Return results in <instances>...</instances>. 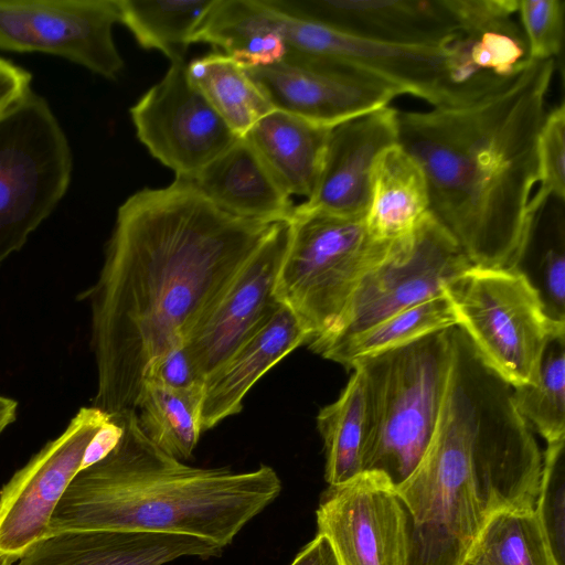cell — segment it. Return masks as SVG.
I'll use <instances>...</instances> for the list:
<instances>
[{
  "label": "cell",
  "mask_w": 565,
  "mask_h": 565,
  "mask_svg": "<svg viewBox=\"0 0 565 565\" xmlns=\"http://www.w3.org/2000/svg\"><path fill=\"white\" fill-rule=\"evenodd\" d=\"M203 383L188 388L143 384L135 409L145 435L171 457L192 456L202 430Z\"/></svg>",
  "instance_id": "cell-26"
},
{
  "label": "cell",
  "mask_w": 565,
  "mask_h": 565,
  "mask_svg": "<svg viewBox=\"0 0 565 565\" xmlns=\"http://www.w3.org/2000/svg\"><path fill=\"white\" fill-rule=\"evenodd\" d=\"M202 383L203 379L199 376L184 341L153 361L143 376V384L168 388H188Z\"/></svg>",
  "instance_id": "cell-36"
},
{
  "label": "cell",
  "mask_w": 565,
  "mask_h": 565,
  "mask_svg": "<svg viewBox=\"0 0 565 565\" xmlns=\"http://www.w3.org/2000/svg\"><path fill=\"white\" fill-rule=\"evenodd\" d=\"M450 335L434 434L416 469L395 487L409 516L408 565H459L491 514L535 508L540 491L543 452L512 385L460 328Z\"/></svg>",
  "instance_id": "cell-3"
},
{
  "label": "cell",
  "mask_w": 565,
  "mask_h": 565,
  "mask_svg": "<svg viewBox=\"0 0 565 565\" xmlns=\"http://www.w3.org/2000/svg\"><path fill=\"white\" fill-rule=\"evenodd\" d=\"M459 565H559L535 508L491 514Z\"/></svg>",
  "instance_id": "cell-24"
},
{
  "label": "cell",
  "mask_w": 565,
  "mask_h": 565,
  "mask_svg": "<svg viewBox=\"0 0 565 565\" xmlns=\"http://www.w3.org/2000/svg\"><path fill=\"white\" fill-rule=\"evenodd\" d=\"M364 216L295 207L275 297L299 318L311 340L337 323L362 277L392 246L371 238Z\"/></svg>",
  "instance_id": "cell-6"
},
{
  "label": "cell",
  "mask_w": 565,
  "mask_h": 565,
  "mask_svg": "<svg viewBox=\"0 0 565 565\" xmlns=\"http://www.w3.org/2000/svg\"><path fill=\"white\" fill-rule=\"evenodd\" d=\"M340 32L403 46L440 47L460 32L446 0H268Z\"/></svg>",
  "instance_id": "cell-16"
},
{
  "label": "cell",
  "mask_w": 565,
  "mask_h": 565,
  "mask_svg": "<svg viewBox=\"0 0 565 565\" xmlns=\"http://www.w3.org/2000/svg\"><path fill=\"white\" fill-rule=\"evenodd\" d=\"M518 11L527 43L529 60L545 61L559 54L564 41V1L521 0Z\"/></svg>",
  "instance_id": "cell-34"
},
{
  "label": "cell",
  "mask_w": 565,
  "mask_h": 565,
  "mask_svg": "<svg viewBox=\"0 0 565 565\" xmlns=\"http://www.w3.org/2000/svg\"><path fill=\"white\" fill-rule=\"evenodd\" d=\"M18 402L0 395V434L17 418Z\"/></svg>",
  "instance_id": "cell-39"
},
{
  "label": "cell",
  "mask_w": 565,
  "mask_h": 565,
  "mask_svg": "<svg viewBox=\"0 0 565 565\" xmlns=\"http://www.w3.org/2000/svg\"><path fill=\"white\" fill-rule=\"evenodd\" d=\"M553 72L554 58L530 60L472 103L398 111V143L426 175L429 212L472 265L515 268L524 252Z\"/></svg>",
  "instance_id": "cell-2"
},
{
  "label": "cell",
  "mask_w": 565,
  "mask_h": 565,
  "mask_svg": "<svg viewBox=\"0 0 565 565\" xmlns=\"http://www.w3.org/2000/svg\"><path fill=\"white\" fill-rule=\"evenodd\" d=\"M398 143V110L385 106L332 127L318 183L297 207L342 216L365 215L376 157Z\"/></svg>",
  "instance_id": "cell-17"
},
{
  "label": "cell",
  "mask_w": 565,
  "mask_h": 565,
  "mask_svg": "<svg viewBox=\"0 0 565 565\" xmlns=\"http://www.w3.org/2000/svg\"><path fill=\"white\" fill-rule=\"evenodd\" d=\"M451 327H457V318L444 292L385 318L362 332L328 348L320 355L351 369L352 364L361 359Z\"/></svg>",
  "instance_id": "cell-27"
},
{
  "label": "cell",
  "mask_w": 565,
  "mask_h": 565,
  "mask_svg": "<svg viewBox=\"0 0 565 565\" xmlns=\"http://www.w3.org/2000/svg\"><path fill=\"white\" fill-rule=\"evenodd\" d=\"M110 414L82 407L66 429L47 443L0 490V554L17 561L45 537L55 508L83 469L87 449Z\"/></svg>",
  "instance_id": "cell-13"
},
{
  "label": "cell",
  "mask_w": 565,
  "mask_h": 565,
  "mask_svg": "<svg viewBox=\"0 0 565 565\" xmlns=\"http://www.w3.org/2000/svg\"><path fill=\"white\" fill-rule=\"evenodd\" d=\"M364 422V381L361 372L353 369L340 396L317 416L326 455L324 479L329 486L342 484L362 472Z\"/></svg>",
  "instance_id": "cell-30"
},
{
  "label": "cell",
  "mask_w": 565,
  "mask_h": 565,
  "mask_svg": "<svg viewBox=\"0 0 565 565\" xmlns=\"http://www.w3.org/2000/svg\"><path fill=\"white\" fill-rule=\"evenodd\" d=\"M72 170L68 140L42 96L30 90L0 111V263L54 211Z\"/></svg>",
  "instance_id": "cell-8"
},
{
  "label": "cell",
  "mask_w": 565,
  "mask_h": 565,
  "mask_svg": "<svg viewBox=\"0 0 565 565\" xmlns=\"http://www.w3.org/2000/svg\"><path fill=\"white\" fill-rule=\"evenodd\" d=\"M207 43L244 68L280 62L286 46L265 20L260 0H214L191 44Z\"/></svg>",
  "instance_id": "cell-23"
},
{
  "label": "cell",
  "mask_w": 565,
  "mask_h": 565,
  "mask_svg": "<svg viewBox=\"0 0 565 565\" xmlns=\"http://www.w3.org/2000/svg\"><path fill=\"white\" fill-rule=\"evenodd\" d=\"M246 71L274 109L330 128L405 94L360 65L330 57L286 53L276 64Z\"/></svg>",
  "instance_id": "cell-11"
},
{
  "label": "cell",
  "mask_w": 565,
  "mask_h": 565,
  "mask_svg": "<svg viewBox=\"0 0 565 565\" xmlns=\"http://www.w3.org/2000/svg\"><path fill=\"white\" fill-rule=\"evenodd\" d=\"M274 224L221 210L184 178L145 188L119 206L87 296L97 369L93 407L135 409L149 365L185 340Z\"/></svg>",
  "instance_id": "cell-1"
},
{
  "label": "cell",
  "mask_w": 565,
  "mask_h": 565,
  "mask_svg": "<svg viewBox=\"0 0 565 565\" xmlns=\"http://www.w3.org/2000/svg\"><path fill=\"white\" fill-rule=\"evenodd\" d=\"M221 210L246 220L291 221L295 205L245 138H238L193 179Z\"/></svg>",
  "instance_id": "cell-20"
},
{
  "label": "cell",
  "mask_w": 565,
  "mask_h": 565,
  "mask_svg": "<svg viewBox=\"0 0 565 565\" xmlns=\"http://www.w3.org/2000/svg\"><path fill=\"white\" fill-rule=\"evenodd\" d=\"M130 117L139 141L175 178L193 180L241 138L189 79L185 62L171 64L130 108Z\"/></svg>",
  "instance_id": "cell-12"
},
{
  "label": "cell",
  "mask_w": 565,
  "mask_h": 565,
  "mask_svg": "<svg viewBox=\"0 0 565 565\" xmlns=\"http://www.w3.org/2000/svg\"><path fill=\"white\" fill-rule=\"evenodd\" d=\"M17 559L12 556L0 554V565H13Z\"/></svg>",
  "instance_id": "cell-40"
},
{
  "label": "cell",
  "mask_w": 565,
  "mask_h": 565,
  "mask_svg": "<svg viewBox=\"0 0 565 565\" xmlns=\"http://www.w3.org/2000/svg\"><path fill=\"white\" fill-rule=\"evenodd\" d=\"M459 32L478 38L486 32L513 29L518 0H446Z\"/></svg>",
  "instance_id": "cell-35"
},
{
  "label": "cell",
  "mask_w": 565,
  "mask_h": 565,
  "mask_svg": "<svg viewBox=\"0 0 565 565\" xmlns=\"http://www.w3.org/2000/svg\"><path fill=\"white\" fill-rule=\"evenodd\" d=\"M316 515L317 533L329 540L340 565L409 564V516L384 473L362 471L329 486Z\"/></svg>",
  "instance_id": "cell-14"
},
{
  "label": "cell",
  "mask_w": 565,
  "mask_h": 565,
  "mask_svg": "<svg viewBox=\"0 0 565 565\" xmlns=\"http://www.w3.org/2000/svg\"><path fill=\"white\" fill-rule=\"evenodd\" d=\"M331 129L273 109L244 137L290 196L309 199L318 183Z\"/></svg>",
  "instance_id": "cell-22"
},
{
  "label": "cell",
  "mask_w": 565,
  "mask_h": 565,
  "mask_svg": "<svg viewBox=\"0 0 565 565\" xmlns=\"http://www.w3.org/2000/svg\"><path fill=\"white\" fill-rule=\"evenodd\" d=\"M451 328L352 364L365 392L362 471L382 472L397 487L418 466L446 392Z\"/></svg>",
  "instance_id": "cell-5"
},
{
  "label": "cell",
  "mask_w": 565,
  "mask_h": 565,
  "mask_svg": "<svg viewBox=\"0 0 565 565\" xmlns=\"http://www.w3.org/2000/svg\"><path fill=\"white\" fill-rule=\"evenodd\" d=\"M512 388L519 413L546 445L565 439V332L548 341L536 381Z\"/></svg>",
  "instance_id": "cell-31"
},
{
  "label": "cell",
  "mask_w": 565,
  "mask_h": 565,
  "mask_svg": "<svg viewBox=\"0 0 565 565\" xmlns=\"http://www.w3.org/2000/svg\"><path fill=\"white\" fill-rule=\"evenodd\" d=\"M564 444L561 439L546 445L535 504L559 565H564Z\"/></svg>",
  "instance_id": "cell-33"
},
{
  "label": "cell",
  "mask_w": 565,
  "mask_h": 565,
  "mask_svg": "<svg viewBox=\"0 0 565 565\" xmlns=\"http://www.w3.org/2000/svg\"><path fill=\"white\" fill-rule=\"evenodd\" d=\"M31 74L0 57V111L31 90Z\"/></svg>",
  "instance_id": "cell-37"
},
{
  "label": "cell",
  "mask_w": 565,
  "mask_h": 565,
  "mask_svg": "<svg viewBox=\"0 0 565 565\" xmlns=\"http://www.w3.org/2000/svg\"><path fill=\"white\" fill-rule=\"evenodd\" d=\"M557 322H565L564 201L551 198L537 213L524 252L515 267Z\"/></svg>",
  "instance_id": "cell-28"
},
{
  "label": "cell",
  "mask_w": 565,
  "mask_h": 565,
  "mask_svg": "<svg viewBox=\"0 0 565 565\" xmlns=\"http://www.w3.org/2000/svg\"><path fill=\"white\" fill-rule=\"evenodd\" d=\"M192 84L238 137L274 108L246 68L214 51L186 64Z\"/></svg>",
  "instance_id": "cell-25"
},
{
  "label": "cell",
  "mask_w": 565,
  "mask_h": 565,
  "mask_svg": "<svg viewBox=\"0 0 565 565\" xmlns=\"http://www.w3.org/2000/svg\"><path fill=\"white\" fill-rule=\"evenodd\" d=\"M539 190L532 194L530 213L535 218L551 198L565 199V107L545 115L537 140Z\"/></svg>",
  "instance_id": "cell-32"
},
{
  "label": "cell",
  "mask_w": 565,
  "mask_h": 565,
  "mask_svg": "<svg viewBox=\"0 0 565 565\" xmlns=\"http://www.w3.org/2000/svg\"><path fill=\"white\" fill-rule=\"evenodd\" d=\"M311 340L308 329L285 305L203 380L202 430L241 412L256 382L291 351Z\"/></svg>",
  "instance_id": "cell-19"
},
{
  "label": "cell",
  "mask_w": 565,
  "mask_h": 565,
  "mask_svg": "<svg viewBox=\"0 0 565 565\" xmlns=\"http://www.w3.org/2000/svg\"><path fill=\"white\" fill-rule=\"evenodd\" d=\"M459 327L483 360L512 386L533 384L548 341L565 332L515 268L472 265L446 285Z\"/></svg>",
  "instance_id": "cell-7"
},
{
  "label": "cell",
  "mask_w": 565,
  "mask_h": 565,
  "mask_svg": "<svg viewBox=\"0 0 565 565\" xmlns=\"http://www.w3.org/2000/svg\"><path fill=\"white\" fill-rule=\"evenodd\" d=\"M118 0H0V50L66 58L108 79L124 68Z\"/></svg>",
  "instance_id": "cell-10"
},
{
  "label": "cell",
  "mask_w": 565,
  "mask_h": 565,
  "mask_svg": "<svg viewBox=\"0 0 565 565\" xmlns=\"http://www.w3.org/2000/svg\"><path fill=\"white\" fill-rule=\"evenodd\" d=\"M217 544L200 537L148 531L60 532L31 545L17 565H163L183 556L212 557Z\"/></svg>",
  "instance_id": "cell-18"
},
{
  "label": "cell",
  "mask_w": 565,
  "mask_h": 565,
  "mask_svg": "<svg viewBox=\"0 0 565 565\" xmlns=\"http://www.w3.org/2000/svg\"><path fill=\"white\" fill-rule=\"evenodd\" d=\"M471 266L428 212L411 235L392 243L386 256L362 277L337 323L311 340L309 348L320 354L396 312L443 295L446 285Z\"/></svg>",
  "instance_id": "cell-9"
},
{
  "label": "cell",
  "mask_w": 565,
  "mask_h": 565,
  "mask_svg": "<svg viewBox=\"0 0 565 565\" xmlns=\"http://www.w3.org/2000/svg\"><path fill=\"white\" fill-rule=\"evenodd\" d=\"M429 212L426 175L418 161L399 143L375 159L364 216L374 241L394 242L411 235Z\"/></svg>",
  "instance_id": "cell-21"
},
{
  "label": "cell",
  "mask_w": 565,
  "mask_h": 565,
  "mask_svg": "<svg viewBox=\"0 0 565 565\" xmlns=\"http://www.w3.org/2000/svg\"><path fill=\"white\" fill-rule=\"evenodd\" d=\"M110 415L122 429L117 445L74 477L46 536L85 530L148 531L191 535L223 548L281 491L269 466L246 472L191 467L149 440L136 409Z\"/></svg>",
  "instance_id": "cell-4"
},
{
  "label": "cell",
  "mask_w": 565,
  "mask_h": 565,
  "mask_svg": "<svg viewBox=\"0 0 565 565\" xmlns=\"http://www.w3.org/2000/svg\"><path fill=\"white\" fill-rule=\"evenodd\" d=\"M214 0H118L120 23L145 50L184 62L188 46Z\"/></svg>",
  "instance_id": "cell-29"
},
{
  "label": "cell",
  "mask_w": 565,
  "mask_h": 565,
  "mask_svg": "<svg viewBox=\"0 0 565 565\" xmlns=\"http://www.w3.org/2000/svg\"><path fill=\"white\" fill-rule=\"evenodd\" d=\"M291 236V221L274 224L233 280L189 332L184 345L204 380L281 305L277 276Z\"/></svg>",
  "instance_id": "cell-15"
},
{
  "label": "cell",
  "mask_w": 565,
  "mask_h": 565,
  "mask_svg": "<svg viewBox=\"0 0 565 565\" xmlns=\"http://www.w3.org/2000/svg\"><path fill=\"white\" fill-rule=\"evenodd\" d=\"M290 565H340L329 540L318 534L296 556Z\"/></svg>",
  "instance_id": "cell-38"
}]
</instances>
